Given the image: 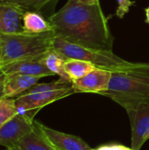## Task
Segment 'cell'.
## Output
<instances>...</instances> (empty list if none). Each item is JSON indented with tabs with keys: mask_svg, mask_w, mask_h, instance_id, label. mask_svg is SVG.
I'll list each match as a JSON object with an SVG mask.
<instances>
[{
	"mask_svg": "<svg viewBox=\"0 0 149 150\" xmlns=\"http://www.w3.org/2000/svg\"><path fill=\"white\" fill-rule=\"evenodd\" d=\"M50 145L55 150H91V148L80 137L68 134L35 121Z\"/></svg>",
	"mask_w": 149,
	"mask_h": 150,
	"instance_id": "cell-9",
	"label": "cell"
},
{
	"mask_svg": "<svg viewBox=\"0 0 149 150\" xmlns=\"http://www.w3.org/2000/svg\"><path fill=\"white\" fill-rule=\"evenodd\" d=\"M132 129V149L140 150L149 139V101L126 108Z\"/></svg>",
	"mask_w": 149,
	"mask_h": 150,
	"instance_id": "cell-7",
	"label": "cell"
},
{
	"mask_svg": "<svg viewBox=\"0 0 149 150\" xmlns=\"http://www.w3.org/2000/svg\"><path fill=\"white\" fill-rule=\"evenodd\" d=\"M41 79L40 76H32L22 74L5 75L4 83V94L6 98H17L23 94Z\"/></svg>",
	"mask_w": 149,
	"mask_h": 150,
	"instance_id": "cell-12",
	"label": "cell"
},
{
	"mask_svg": "<svg viewBox=\"0 0 149 150\" xmlns=\"http://www.w3.org/2000/svg\"><path fill=\"white\" fill-rule=\"evenodd\" d=\"M55 36L83 46L112 50L114 38L100 3L68 2L48 19Z\"/></svg>",
	"mask_w": 149,
	"mask_h": 150,
	"instance_id": "cell-1",
	"label": "cell"
},
{
	"mask_svg": "<svg viewBox=\"0 0 149 150\" xmlns=\"http://www.w3.org/2000/svg\"><path fill=\"white\" fill-rule=\"evenodd\" d=\"M22 150H55L35 124L33 130L23 137L17 145Z\"/></svg>",
	"mask_w": 149,
	"mask_h": 150,
	"instance_id": "cell-14",
	"label": "cell"
},
{
	"mask_svg": "<svg viewBox=\"0 0 149 150\" xmlns=\"http://www.w3.org/2000/svg\"><path fill=\"white\" fill-rule=\"evenodd\" d=\"M53 49L66 59L85 61L96 68L111 72L128 70L141 64V62H128L114 54L112 50L83 46L57 36H54L53 40Z\"/></svg>",
	"mask_w": 149,
	"mask_h": 150,
	"instance_id": "cell-3",
	"label": "cell"
},
{
	"mask_svg": "<svg viewBox=\"0 0 149 150\" xmlns=\"http://www.w3.org/2000/svg\"><path fill=\"white\" fill-rule=\"evenodd\" d=\"M145 13H146V20H145V22L149 25V5L145 9Z\"/></svg>",
	"mask_w": 149,
	"mask_h": 150,
	"instance_id": "cell-23",
	"label": "cell"
},
{
	"mask_svg": "<svg viewBox=\"0 0 149 150\" xmlns=\"http://www.w3.org/2000/svg\"><path fill=\"white\" fill-rule=\"evenodd\" d=\"M2 54H3V52H2V47L0 45V63H1V61H2Z\"/></svg>",
	"mask_w": 149,
	"mask_h": 150,
	"instance_id": "cell-25",
	"label": "cell"
},
{
	"mask_svg": "<svg viewBox=\"0 0 149 150\" xmlns=\"http://www.w3.org/2000/svg\"><path fill=\"white\" fill-rule=\"evenodd\" d=\"M5 150H22L19 147H18V146H16V147H14V148H11V149H6Z\"/></svg>",
	"mask_w": 149,
	"mask_h": 150,
	"instance_id": "cell-24",
	"label": "cell"
},
{
	"mask_svg": "<svg viewBox=\"0 0 149 150\" xmlns=\"http://www.w3.org/2000/svg\"><path fill=\"white\" fill-rule=\"evenodd\" d=\"M77 1L82 2L83 4H96L100 3L99 0H77Z\"/></svg>",
	"mask_w": 149,
	"mask_h": 150,
	"instance_id": "cell-22",
	"label": "cell"
},
{
	"mask_svg": "<svg viewBox=\"0 0 149 150\" xmlns=\"http://www.w3.org/2000/svg\"><path fill=\"white\" fill-rule=\"evenodd\" d=\"M43 56L4 64L0 66V69L4 75L22 74L32 76H40L41 78L45 76H54V74L49 70V69L45 64Z\"/></svg>",
	"mask_w": 149,
	"mask_h": 150,
	"instance_id": "cell-10",
	"label": "cell"
},
{
	"mask_svg": "<svg viewBox=\"0 0 149 150\" xmlns=\"http://www.w3.org/2000/svg\"><path fill=\"white\" fill-rule=\"evenodd\" d=\"M43 61L49 70H51L54 75L59 76L60 79L66 82H72L65 70L66 58L61 54L52 48L43 56Z\"/></svg>",
	"mask_w": 149,
	"mask_h": 150,
	"instance_id": "cell-15",
	"label": "cell"
},
{
	"mask_svg": "<svg viewBox=\"0 0 149 150\" xmlns=\"http://www.w3.org/2000/svg\"><path fill=\"white\" fill-rule=\"evenodd\" d=\"M16 114H18V110L15 98L6 97L0 98V128Z\"/></svg>",
	"mask_w": 149,
	"mask_h": 150,
	"instance_id": "cell-18",
	"label": "cell"
},
{
	"mask_svg": "<svg viewBox=\"0 0 149 150\" xmlns=\"http://www.w3.org/2000/svg\"><path fill=\"white\" fill-rule=\"evenodd\" d=\"M100 95L110 98L125 109L149 101V63L136 68L112 72L108 89Z\"/></svg>",
	"mask_w": 149,
	"mask_h": 150,
	"instance_id": "cell-2",
	"label": "cell"
},
{
	"mask_svg": "<svg viewBox=\"0 0 149 150\" xmlns=\"http://www.w3.org/2000/svg\"><path fill=\"white\" fill-rule=\"evenodd\" d=\"M118 7L116 10V16L119 18H123L130 11V7L135 4V2L131 0H117Z\"/></svg>",
	"mask_w": 149,
	"mask_h": 150,
	"instance_id": "cell-19",
	"label": "cell"
},
{
	"mask_svg": "<svg viewBox=\"0 0 149 150\" xmlns=\"http://www.w3.org/2000/svg\"><path fill=\"white\" fill-rule=\"evenodd\" d=\"M96 67L88 62L77 60V59H66L65 62V70L68 75L71 81L79 79L93 69Z\"/></svg>",
	"mask_w": 149,
	"mask_h": 150,
	"instance_id": "cell-16",
	"label": "cell"
},
{
	"mask_svg": "<svg viewBox=\"0 0 149 150\" xmlns=\"http://www.w3.org/2000/svg\"><path fill=\"white\" fill-rule=\"evenodd\" d=\"M75 93L72 82L61 79L47 83H37L15 98L18 113L39 112L41 108Z\"/></svg>",
	"mask_w": 149,
	"mask_h": 150,
	"instance_id": "cell-5",
	"label": "cell"
},
{
	"mask_svg": "<svg viewBox=\"0 0 149 150\" xmlns=\"http://www.w3.org/2000/svg\"><path fill=\"white\" fill-rule=\"evenodd\" d=\"M58 0H0L1 3H8L14 4L25 11H38L46 8L50 4H54Z\"/></svg>",
	"mask_w": 149,
	"mask_h": 150,
	"instance_id": "cell-17",
	"label": "cell"
},
{
	"mask_svg": "<svg viewBox=\"0 0 149 150\" xmlns=\"http://www.w3.org/2000/svg\"><path fill=\"white\" fill-rule=\"evenodd\" d=\"M111 76V71L96 68L84 76L73 80L72 86L75 93L101 94L108 89Z\"/></svg>",
	"mask_w": 149,
	"mask_h": 150,
	"instance_id": "cell-8",
	"label": "cell"
},
{
	"mask_svg": "<svg viewBox=\"0 0 149 150\" xmlns=\"http://www.w3.org/2000/svg\"><path fill=\"white\" fill-rule=\"evenodd\" d=\"M38 112L18 113L0 128V146L14 148L18 142L34 128V115Z\"/></svg>",
	"mask_w": 149,
	"mask_h": 150,
	"instance_id": "cell-6",
	"label": "cell"
},
{
	"mask_svg": "<svg viewBox=\"0 0 149 150\" xmlns=\"http://www.w3.org/2000/svg\"><path fill=\"white\" fill-rule=\"evenodd\" d=\"M54 36V31L42 33L23 32L15 34H0L3 52L0 66L45 55L53 48Z\"/></svg>",
	"mask_w": 149,
	"mask_h": 150,
	"instance_id": "cell-4",
	"label": "cell"
},
{
	"mask_svg": "<svg viewBox=\"0 0 149 150\" xmlns=\"http://www.w3.org/2000/svg\"><path fill=\"white\" fill-rule=\"evenodd\" d=\"M1 74H3V72H2V71H1V69H0V75H1Z\"/></svg>",
	"mask_w": 149,
	"mask_h": 150,
	"instance_id": "cell-26",
	"label": "cell"
},
{
	"mask_svg": "<svg viewBox=\"0 0 149 150\" xmlns=\"http://www.w3.org/2000/svg\"><path fill=\"white\" fill-rule=\"evenodd\" d=\"M25 11L8 3L0 2V34H15L25 32L23 14Z\"/></svg>",
	"mask_w": 149,
	"mask_h": 150,
	"instance_id": "cell-11",
	"label": "cell"
},
{
	"mask_svg": "<svg viewBox=\"0 0 149 150\" xmlns=\"http://www.w3.org/2000/svg\"><path fill=\"white\" fill-rule=\"evenodd\" d=\"M4 77H5V75L3 73L0 75V98H4Z\"/></svg>",
	"mask_w": 149,
	"mask_h": 150,
	"instance_id": "cell-21",
	"label": "cell"
},
{
	"mask_svg": "<svg viewBox=\"0 0 149 150\" xmlns=\"http://www.w3.org/2000/svg\"><path fill=\"white\" fill-rule=\"evenodd\" d=\"M23 28L26 33H42L53 31L52 25L40 12L26 11L23 14Z\"/></svg>",
	"mask_w": 149,
	"mask_h": 150,
	"instance_id": "cell-13",
	"label": "cell"
},
{
	"mask_svg": "<svg viewBox=\"0 0 149 150\" xmlns=\"http://www.w3.org/2000/svg\"><path fill=\"white\" fill-rule=\"evenodd\" d=\"M91 150H133L129 148H126L125 146L122 145H108V146H103L100 147L97 149H91Z\"/></svg>",
	"mask_w": 149,
	"mask_h": 150,
	"instance_id": "cell-20",
	"label": "cell"
}]
</instances>
